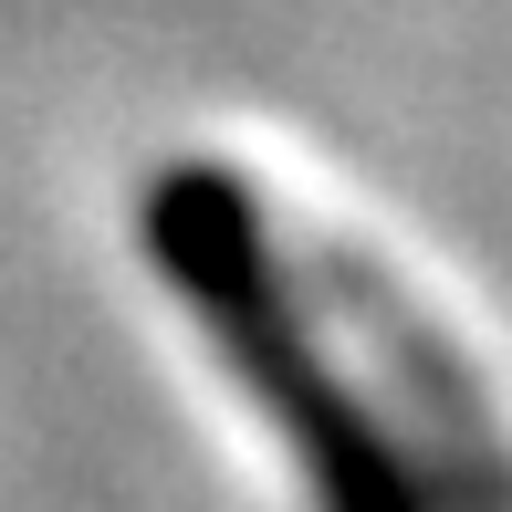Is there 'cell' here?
Masks as SVG:
<instances>
[{
	"label": "cell",
	"instance_id": "obj_1",
	"mask_svg": "<svg viewBox=\"0 0 512 512\" xmlns=\"http://www.w3.org/2000/svg\"><path fill=\"white\" fill-rule=\"evenodd\" d=\"M147 251L168 262L178 304L209 324L220 366L272 408V429L304 460L324 512H439L418 460L387 429V408L335 366V314L314 304L293 241H272L251 178L168 168L147 189Z\"/></svg>",
	"mask_w": 512,
	"mask_h": 512
}]
</instances>
